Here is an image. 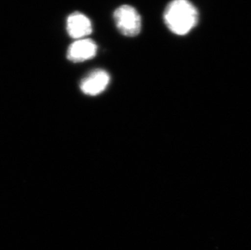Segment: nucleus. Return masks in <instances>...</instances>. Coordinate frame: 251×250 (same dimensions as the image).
<instances>
[{
	"label": "nucleus",
	"mask_w": 251,
	"mask_h": 250,
	"mask_svg": "<svg viewBox=\"0 0 251 250\" xmlns=\"http://www.w3.org/2000/svg\"><path fill=\"white\" fill-rule=\"evenodd\" d=\"M110 82V75L102 69H96L81 80V90L85 95H100L107 89Z\"/></svg>",
	"instance_id": "nucleus-3"
},
{
	"label": "nucleus",
	"mask_w": 251,
	"mask_h": 250,
	"mask_svg": "<svg viewBox=\"0 0 251 250\" xmlns=\"http://www.w3.org/2000/svg\"><path fill=\"white\" fill-rule=\"evenodd\" d=\"M97 53V45L89 38H82L74 42L67 52V57L70 61L83 62L92 59Z\"/></svg>",
	"instance_id": "nucleus-4"
},
{
	"label": "nucleus",
	"mask_w": 251,
	"mask_h": 250,
	"mask_svg": "<svg viewBox=\"0 0 251 250\" xmlns=\"http://www.w3.org/2000/svg\"><path fill=\"white\" fill-rule=\"evenodd\" d=\"M116 25L123 35L135 37L142 29V19L138 11L130 5H122L114 12Z\"/></svg>",
	"instance_id": "nucleus-2"
},
{
	"label": "nucleus",
	"mask_w": 251,
	"mask_h": 250,
	"mask_svg": "<svg viewBox=\"0 0 251 250\" xmlns=\"http://www.w3.org/2000/svg\"><path fill=\"white\" fill-rule=\"evenodd\" d=\"M164 19L169 30L176 35H185L199 22V12L189 0H173L164 11Z\"/></svg>",
	"instance_id": "nucleus-1"
},
{
	"label": "nucleus",
	"mask_w": 251,
	"mask_h": 250,
	"mask_svg": "<svg viewBox=\"0 0 251 250\" xmlns=\"http://www.w3.org/2000/svg\"><path fill=\"white\" fill-rule=\"evenodd\" d=\"M67 31L71 38L82 39L92 33V24L85 15L74 12L67 19Z\"/></svg>",
	"instance_id": "nucleus-5"
}]
</instances>
